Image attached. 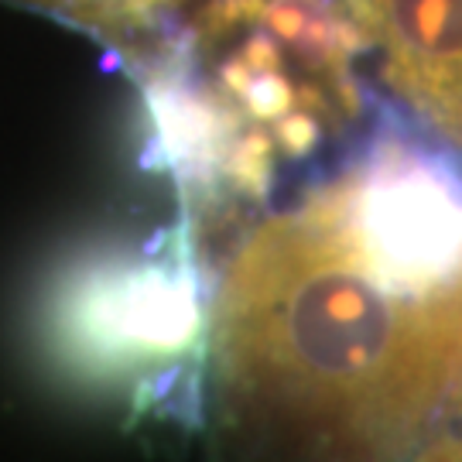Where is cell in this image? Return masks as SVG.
I'll list each match as a JSON object with an SVG mask.
<instances>
[{
	"mask_svg": "<svg viewBox=\"0 0 462 462\" xmlns=\"http://www.w3.org/2000/svg\"><path fill=\"white\" fill-rule=\"evenodd\" d=\"M206 343L226 462H414L462 391V175L380 137L240 240Z\"/></svg>",
	"mask_w": 462,
	"mask_h": 462,
	"instance_id": "cell-1",
	"label": "cell"
},
{
	"mask_svg": "<svg viewBox=\"0 0 462 462\" xmlns=\"http://www.w3.org/2000/svg\"><path fill=\"white\" fill-rule=\"evenodd\" d=\"M49 339L79 377L165 397L185 366H206L209 319L192 236L175 230L72 267L51 295Z\"/></svg>",
	"mask_w": 462,
	"mask_h": 462,
	"instance_id": "cell-2",
	"label": "cell"
},
{
	"mask_svg": "<svg viewBox=\"0 0 462 462\" xmlns=\"http://www.w3.org/2000/svg\"><path fill=\"white\" fill-rule=\"evenodd\" d=\"M394 89L462 148V0H343Z\"/></svg>",
	"mask_w": 462,
	"mask_h": 462,
	"instance_id": "cell-3",
	"label": "cell"
},
{
	"mask_svg": "<svg viewBox=\"0 0 462 462\" xmlns=\"http://www.w3.org/2000/svg\"><path fill=\"white\" fill-rule=\"evenodd\" d=\"M51 14L72 17L76 24L99 28V32H134L154 24L158 14L175 7L179 0H28Z\"/></svg>",
	"mask_w": 462,
	"mask_h": 462,
	"instance_id": "cell-4",
	"label": "cell"
},
{
	"mask_svg": "<svg viewBox=\"0 0 462 462\" xmlns=\"http://www.w3.org/2000/svg\"><path fill=\"white\" fill-rule=\"evenodd\" d=\"M414 462H462V391Z\"/></svg>",
	"mask_w": 462,
	"mask_h": 462,
	"instance_id": "cell-5",
	"label": "cell"
}]
</instances>
